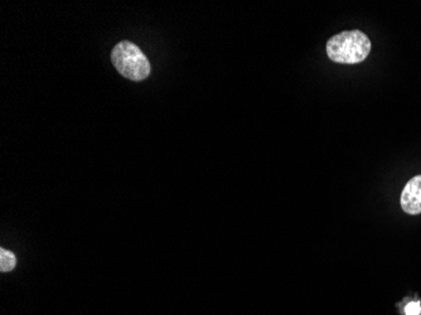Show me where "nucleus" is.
I'll list each match as a JSON object with an SVG mask.
<instances>
[{
	"instance_id": "obj_1",
	"label": "nucleus",
	"mask_w": 421,
	"mask_h": 315,
	"mask_svg": "<svg viewBox=\"0 0 421 315\" xmlns=\"http://www.w3.org/2000/svg\"><path fill=\"white\" fill-rule=\"evenodd\" d=\"M371 48V41L361 31L341 32L327 42L329 60L342 65H355L365 61Z\"/></svg>"
},
{
	"instance_id": "obj_2",
	"label": "nucleus",
	"mask_w": 421,
	"mask_h": 315,
	"mask_svg": "<svg viewBox=\"0 0 421 315\" xmlns=\"http://www.w3.org/2000/svg\"><path fill=\"white\" fill-rule=\"evenodd\" d=\"M111 61L117 73L132 81H143L150 75V63L143 50L129 41L117 43L111 52Z\"/></svg>"
},
{
	"instance_id": "obj_3",
	"label": "nucleus",
	"mask_w": 421,
	"mask_h": 315,
	"mask_svg": "<svg viewBox=\"0 0 421 315\" xmlns=\"http://www.w3.org/2000/svg\"><path fill=\"white\" fill-rule=\"evenodd\" d=\"M400 205L404 212L411 216L421 213V176L411 178L401 193Z\"/></svg>"
},
{
	"instance_id": "obj_4",
	"label": "nucleus",
	"mask_w": 421,
	"mask_h": 315,
	"mask_svg": "<svg viewBox=\"0 0 421 315\" xmlns=\"http://www.w3.org/2000/svg\"><path fill=\"white\" fill-rule=\"evenodd\" d=\"M17 265V257L9 250H0V271H11Z\"/></svg>"
},
{
	"instance_id": "obj_5",
	"label": "nucleus",
	"mask_w": 421,
	"mask_h": 315,
	"mask_svg": "<svg viewBox=\"0 0 421 315\" xmlns=\"http://www.w3.org/2000/svg\"><path fill=\"white\" fill-rule=\"evenodd\" d=\"M405 313H406V315H420V304L419 303H410V304L406 305Z\"/></svg>"
}]
</instances>
